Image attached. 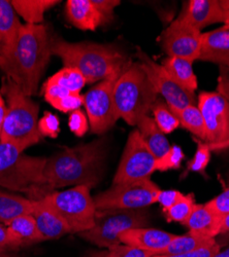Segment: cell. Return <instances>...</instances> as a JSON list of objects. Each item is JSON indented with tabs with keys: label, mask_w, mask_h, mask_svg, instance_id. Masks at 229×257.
Wrapping results in <instances>:
<instances>
[{
	"label": "cell",
	"mask_w": 229,
	"mask_h": 257,
	"mask_svg": "<svg viewBox=\"0 0 229 257\" xmlns=\"http://www.w3.org/2000/svg\"><path fill=\"white\" fill-rule=\"evenodd\" d=\"M107 146V140L99 138L74 147H65L47 159L44 184L38 190L35 201L62 187L79 185L95 187L105 173Z\"/></svg>",
	"instance_id": "1"
},
{
	"label": "cell",
	"mask_w": 229,
	"mask_h": 257,
	"mask_svg": "<svg viewBox=\"0 0 229 257\" xmlns=\"http://www.w3.org/2000/svg\"><path fill=\"white\" fill-rule=\"evenodd\" d=\"M50 36L44 25L24 24L21 27L12 60L0 68L28 96L36 95L40 78L51 58Z\"/></svg>",
	"instance_id": "2"
},
{
	"label": "cell",
	"mask_w": 229,
	"mask_h": 257,
	"mask_svg": "<svg viewBox=\"0 0 229 257\" xmlns=\"http://www.w3.org/2000/svg\"><path fill=\"white\" fill-rule=\"evenodd\" d=\"M51 54L62 60L64 67L78 69L87 83L108 78L130 62L127 56L112 45L68 42L57 35L50 36Z\"/></svg>",
	"instance_id": "3"
},
{
	"label": "cell",
	"mask_w": 229,
	"mask_h": 257,
	"mask_svg": "<svg viewBox=\"0 0 229 257\" xmlns=\"http://www.w3.org/2000/svg\"><path fill=\"white\" fill-rule=\"evenodd\" d=\"M0 93L7 104L0 141L12 143L24 152L43 138L38 131L39 105L8 76L2 79Z\"/></svg>",
	"instance_id": "4"
},
{
	"label": "cell",
	"mask_w": 229,
	"mask_h": 257,
	"mask_svg": "<svg viewBox=\"0 0 229 257\" xmlns=\"http://www.w3.org/2000/svg\"><path fill=\"white\" fill-rule=\"evenodd\" d=\"M46 163V158L27 156L16 145L0 141V187L24 192L35 201L44 184Z\"/></svg>",
	"instance_id": "5"
},
{
	"label": "cell",
	"mask_w": 229,
	"mask_h": 257,
	"mask_svg": "<svg viewBox=\"0 0 229 257\" xmlns=\"http://www.w3.org/2000/svg\"><path fill=\"white\" fill-rule=\"evenodd\" d=\"M157 95L140 64L131 62L116 83L115 105L119 117L130 125H136L148 115L157 101Z\"/></svg>",
	"instance_id": "6"
},
{
	"label": "cell",
	"mask_w": 229,
	"mask_h": 257,
	"mask_svg": "<svg viewBox=\"0 0 229 257\" xmlns=\"http://www.w3.org/2000/svg\"><path fill=\"white\" fill-rule=\"evenodd\" d=\"M150 212L148 208L135 210H102L96 211L95 224L79 235L85 241L99 247L109 249L120 242V234L127 229L148 227Z\"/></svg>",
	"instance_id": "7"
},
{
	"label": "cell",
	"mask_w": 229,
	"mask_h": 257,
	"mask_svg": "<svg viewBox=\"0 0 229 257\" xmlns=\"http://www.w3.org/2000/svg\"><path fill=\"white\" fill-rule=\"evenodd\" d=\"M90 189L86 185H79L63 191L55 190L43 200L66 222L70 233L79 234L95 224L96 207Z\"/></svg>",
	"instance_id": "8"
},
{
	"label": "cell",
	"mask_w": 229,
	"mask_h": 257,
	"mask_svg": "<svg viewBox=\"0 0 229 257\" xmlns=\"http://www.w3.org/2000/svg\"><path fill=\"white\" fill-rule=\"evenodd\" d=\"M160 190L151 179H144L113 184L109 189L96 195L93 200L96 211L143 209L157 202Z\"/></svg>",
	"instance_id": "9"
},
{
	"label": "cell",
	"mask_w": 229,
	"mask_h": 257,
	"mask_svg": "<svg viewBox=\"0 0 229 257\" xmlns=\"http://www.w3.org/2000/svg\"><path fill=\"white\" fill-rule=\"evenodd\" d=\"M130 63L101 80L84 95V106L90 121V128L94 134H105L120 118L115 105V88L117 80Z\"/></svg>",
	"instance_id": "10"
},
{
	"label": "cell",
	"mask_w": 229,
	"mask_h": 257,
	"mask_svg": "<svg viewBox=\"0 0 229 257\" xmlns=\"http://www.w3.org/2000/svg\"><path fill=\"white\" fill-rule=\"evenodd\" d=\"M155 171L156 158L136 128L129 134L113 182L130 183L150 179Z\"/></svg>",
	"instance_id": "11"
},
{
	"label": "cell",
	"mask_w": 229,
	"mask_h": 257,
	"mask_svg": "<svg viewBox=\"0 0 229 257\" xmlns=\"http://www.w3.org/2000/svg\"><path fill=\"white\" fill-rule=\"evenodd\" d=\"M198 109L201 112L205 142L211 151H220L229 146V103L221 95L202 92L198 96Z\"/></svg>",
	"instance_id": "12"
},
{
	"label": "cell",
	"mask_w": 229,
	"mask_h": 257,
	"mask_svg": "<svg viewBox=\"0 0 229 257\" xmlns=\"http://www.w3.org/2000/svg\"><path fill=\"white\" fill-rule=\"evenodd\" d=\"M136 56L140 61L139 64L142 70L147 74L157 93L164 97L166 104L169 105L172 111L182 110L187 106L196 105L194 92L186 90L175 81L162 65L154 62L138 48Z\"/></svg>",
	"instance_id": "13"
},
{
	"label": "cell",
	"mask_w": 229,
	"mask_h": 257,
	"mask_svg": "<svg viewBox=\"0 0 229 257\" xmlns=\"http://www.w3.org/2000/svg\"><path fill=\"white\" fill-rule=\"evenodd\" d=\"M201 35L200 30L179 17L163 31L160 42L169 57H179L193 62L199 57Z\"/></svg>",
	"instance_id": "14"
},
{
	"label": "cell",
	"mask_w": 229,
	"mask_h": 257,
	"mask_svg": "<svg viewBox=\"0 0 229 257\" xmlns=\"http://www.w3.org/2000/svg\"><path fill=\"white\" fill-rule=\"evenodd\" d=\"M176 233L165 230L138 227L125 230L120 234V242L122 244L132 246L154 255H161L175 238Z\"/></svg>",
	"instance_id": "15"
},
{
	"label": "cell",
	"mask_w": 229,
	"mask_h": 257,
	"mask_svg": "<svg viewBox=\"0 0 229 257\" xmlns=\"http://www.w3.org/2000/svg\"><path fill=\"white\" fill-rule=\"evenodd\" d=\"M21 27L22 24L11 2L0 0V68L12 60Z\"/></svg>",
	"instance_id": "16"
},
{
	"label": "cell",
	"mask_w": 229,
	"mask_h": 257,
	"mask_svg": "<svg viewBox=\"0 0 229 257\" xmlns=\"http://www.w3.org/2000/svg\"><path fill=\"white\" fill-rule=\"evenodd\" d=\"M31 215L44 242L56 240L63 237L64 234L70 233L66 222L43 199L32 201Z\"/></svg>",
	"instance_id": "17"
},
{
	"label": "cell",
	"mask_w": 229,
	"mask_h": 257,
	"mask_svg": "<svg viewBox=\"0 0 229 257\" xmlns=\"http://www.w3.org/2000/svg\"><path fill=\"white\" fill-rule=\"evenodd\" d=\"M180 18L194 28L201 30L215 23H224L225 11L217 0H191Z\"/></svg>",
	"instance_id": "18"
},
{
	"label": "cell",
	"mask_w": 229,
	"mask_h": 257,
	"mask_svg": "<svg viewBox=\"0 0 229 257\" xmlns=\"http://www.w3.org/2000/svg\"><path fill=\"white\" fill-rule=\"evenodd\" d=\"M198 60L229 67V27L203 33Z\"/></svg>",
	"instance_id": "19"
},
{
	"label": "cell",
	"mask_w": 229,
	"mask_h": 257,
	"mask_svg": "<svg viewBox=\"0 0 229 257\" xmlns=\"http://www.w3.org/2000/svg\"><path fill=\"white\" fill-rule=\"evenodd\" d=\"M68 22L81 30L94 31L107 22L91 0H68L65 6Z\"/></svg>",
	"instance_id": "20"
},
{
	"label": "cell",
	"mask_w": 229,
	"mask_h": 257,
	"mask_svg": "<svg viewBox=\"0 0 229 257\" xmlns=\"http://www.w3.org/2000/svg\"><path fill=\"white\" fill-rule=\"evenodd\" d=\"M222 219L223 217L206 204H195L191 215L183 225L191 232L216 239L220 233Z\"/></svg>",
	"instance_id": "21"
},
{
	"label": "cell",
	"mask_w": 229,
	"mask_h": 257,
	"mask_svg": "<svg viewBox=\"0 0 229 257\" xmlns=\"http://www.w3.org/2000/svg\"><path fill=\"white\" fill-rule=\"evenodd\" d=\"M7 225L19 250L21 248L44 242L31 214L20 215L14 218Z\"/></svg>",
	"instance_id": "22"
},
{
	"label": "cell",
	"mask_w": 229,
	"mask_h": 257,
	"mask_svg": "<svg viewBox=\"0 0 229 257\" xmlns=\"http://www.w3.org/2000/svg\"><path fill=\"white\" fill-rule=\"evenodd\" d=\"M136 125L140 137L150 148V151L153 153L156 159L161 158L170 151L171 145L169 140L166 139L165 134L160 131L154 118L145 115L137 122Z\"/></svg>",
	"instance_id": "23"
},
{
	"label": "cell",
	"mask_w": 229,
	"mask_h": 257,
	"mask_svg": "<svg viewBox=\"0 0 229 257\" xmlns=\"http://www.w3.org/2000/svg\"><path fill=\"white\" fill-rule=\"evenodd\" d=\"M32 201L13 191L0 189V223L8 224L14 218L31 214Z\"/></svg>",
	"instance_id": "24"
},
{
	"label": "cell",
	"mask_w": 229,
	"mask_h": 257,
	"mask_svg": "<svg viewBox=\"0 0 229 257\" xmlns=\"http://www.w3.org/2000/svg\"><path fill=\"white\" fill-rule=\"evenodd\" d=\"M192 63L187 59L169 57L163 61L162 66L183 88L194 92L197 89V78L192 69Z\"/></svg>",
	"instance_id": "25"
},
{
	"label": "cell",
	"mask_w": 229,
	"mask_h": 257,
	"mask_svg": "<svg viewBox=\"0 0 229 257\" xmlns=\"http://www.w3.org/2000/svg\"><path fill=\"white\" fill-rule=\"evenodd\" d=\"M56 0H13L11 2L18 16L22 17L26 24L40 25L45 13L56 6Z\"/></svg>",
	"instance_id": "26"
},
{
	"label": "cell",
	"mask_w": 229,
	"mask_h": 257,
	"mask_svg": "<svg viewBox=\"0 0 229 257\" xmlns=\"http://www.w3.org/2000/svg\"><path fill=\"white\" fill-rule=\"evenodd\" d=\"M215 242L217 241L214 238H207V237H204V235L194 233L191 231H188L182 235L176 234L175 238L172 240L170 245L166 247V249L163 251L161 255H164V254L171 255V254L190 252V251L199 249L203 246L211 245Z\"/></svg>",
	"instance_id": "27"
},
{
	"label": "cell",
	"mask_w": 229,
	"mask_h": 257,
	"mask_svg": "<svg viewBox=\"0 0 229 257\" xmlns=\"http://www.w3.org/2000/svg\"><path fill=\"white\" fill-rule=\"evenodd\" d=\"M173 112L179 119L180 124H182L186 130L205 142L204 122L201 112L196 105L187 106L182 110H175Z\"/></svg>",
	"instance_id": "28"
},
{
	"label": "cell",
	"mask_w": 229,
	"mask_h": 257,
	"mask_svg": "<svg viewBox=\"0 0 229 257\" xmlns=\"http://www.w3.org/2000/svg\"><path fill=\"white\" fill-rule=\"evenodd\" d=\"M47 80L60 85L71 94H80L87 83L84 75L78 69L70 67H63Z\"/></svg>",
	"instance_id": "29"
},
{
	"label": "cell",
	"mask_w": 229,
	"mask_h": 257,
	"mask_svg": "<svg viewBox=\"0 0 229 257\" xmlns=\"http://www.w3.org/2000/svg\"><path fill=\"white\" fill-rule=\"evenodd\" d=\"M154 120L163 134H171L180 125V121L168 104L157 100L152 109Z\"/></svg>",
	"instance_id": "30"
},
{
	"label": "cell",
	"mask_w": 229,
	"mask_h": 257,
	"mask_svg": "<svg viewBox=\"0 0 229 257\" xmlns=\"http://www.w3.org/2000/svg\"><path fill=\"white\" fill-rule=\"evenodd\" d=\"M194 196L192 194L184 195L171 209L164 212L166 220L169 222L174 221L184 224V222L189 218L194 209Z\"/></svg>",
	"instance_id": "31"
},
{
	"label": "cell",
	"mask_w": 229,
	"mask_h": 257,
	"mask_svg": "<svg viewBox=\"0 0 229 257\" xmlns=\"http://www.w3.org/2000/svg\"><path fill=\"white\" fill-rule=\"evenodd\" d=\"M211 147L206 142L198 141L197 149L193 159L187 164L186 173L188 172H199L203 173L211 160Z\"/></svg>",
	"instance_id": "32"
},
{
	"label": "cell",
	"mask_w": 229,
	"mask_h": 257,
	"mask_svg": "<svg viewBox=\"0 0 229 257\" xmlns=\"http://www.w3.org/2000/svg\"><path fill=\"white\" fill-rule=\"evenodd\" d=\"M184 160V154L182 148L175 145L171 146L170 151L159 159H156V171H169L173 169H179L181 163Z\"/></svg>",
	"instance_id": "33"
},
{
	"label": "cell",
	"mask_w": 229,
	"mask_h": 257,
	"mask_svg": "<svg viewBox=\"0 0 229 257\" xmlns=\"http://www.w3.org/2000/svg\"><path fill=\"white\" fill-rule=\"evenodd\" d=\"M38 131L43 137L56 138L60 132L58 116L51 112H46L38 120Z\"/></svg>",
	"instance_id": "34"
},
{
	"label": "cell",
	"mask_w": 229,
	"mask_h": 257,
	"mask_svg": "<svg viewBox=\"0 0 229 257\" xmlns=\"http://www.w3.org/2000/svg\"><path fill=\"white\" fill-rule=\"evenodd\" d=\"M153 255L147 251L128 246L125 244H119L111 247L105 251L103 257H152Z\"/></svg>",
	"instance_id": "35"
},
{
	"label": "cell",
	"mask_w": 229,
	"mask_h": 257,
	"mask_svg": "<svg viewBox=\"0 0 229 257\" xmlns=\"http://www.w3.org/2000/svg\"><path fill=\"white\" fill-rule=\"evenodd\" d=\"M84 105V96L81 94H69L56 101L52 106L61 112H72Z\"/></svg>",
	"instance_id": "36"
},
{
	"label": "cell",
	"mask_w": 229,
	"mask_h": 257,
	"mask_svg": "<svg viewBox=\"0 0 229 257\" xmlns=\"http://www.w3.org/2000/svg\"><path fill=\"white\" fill-rule=\"evenodd\" d=\"M68 125H69L70 131L78 137L84 136L89 128L88 118H87L86 114L81 109L70 112L69 119H68Z\"/></svg>",
	"instance_id": "37"
},
{
	"label": "cell",
	"mask_w": 229,
	"mask_h": 257,
	"mask_svg": "<svg viewBox=\"0 0 229 257\" xmlns=\"http://www.w3.org/2000/svg\"><path fill=\"white\" fill-rule=\"evenodd\" d=\"M221 250V245L217 242L203 246L194 251L185 252L180 254H171V255H154L152 257H213Z\"/></svg>",
	"instance_id": "38"
},
{
	"label": "cell",
	"mask_w": 229,
	"mask_h": 257,
	"mask_svg": "<svg viewBox=\"0 0 229 257\" xmlns=\"http://www.w3.org/2000/svg\"><path fill=\"white\" fill-rule=\"evenodd\" d=\"M212 210H214L220 216L224 217L229 214V186L224 189L219 196L205 203Z\"/></svg>",
	"instance_id": "39"
},
{
	"label": "cell",
	"mask_w": 229,
	"mask_h": 257,
	"mask_svg": "<svg viewBox=\"0 0 229 257\" xmlns=\"http://www.w3.org/2000/svg\"><path fill=\"white\" fill-rule=\"evenodd\" d=\"M184 195L179 190L170 189V190H160L157 196V202L162 207L163 213L171 209Z\"/></svg>",
	"instance_id": "40"
},
{
	"label": "cell",
	"mask_w": 229,
	"mask_h": 257,
	"mask_svg": "<svg viewBox=\"0 0 229 257\" xmlns=\"http://www.w3.org/2000/svg\"><path fill=\"white\" fill-rule=\"evenodd\" d=\"M93 6L106 20L107 24L114 18L115 9L121 4L119 0H91Z\"/></svg>",
	"instance_id": "41"
},
{
	"label": "cell",
	"mask_w": 229,
	"mask_h": 257,
	"mask_svg": "<svg viewBox=\"0 0 229 257\" xmlns=\"http://www.w3.org/2000/svg\"><path fill=\"white\" fill-rule=\"evenodd\" d=\"M217 93L229 103V67L227 66H220Z\"/></svg>",
	"instance_id": "42"
},
{
	"label": "cell",
	"mask_w": 229,
	"mask_h": 257,
	"mask_svg": "<svg viewBox=\"0 0 229 257\" xmlns=\"http://www.w3.org/2000/svg\"><path fill=\"white\" fill-rule=\"evenodd\" d=\"M0 249L13 252L19 251L18 247L16 246L12 238V234L9 230L8 225L4 223H0Z\"/></svg>",
	"instance_id": "43"
},
{
	"label": "cell",
	"mask_w": 229,
	"mask_h": 257,
	"mask_svg": "<svg viewBox=\"0 0 229 257\" xmlns=\"http://www.w3.org/2000/svg\"><path fill=\"white\" fill-rule=\"evenodd\" d=\"M6 113H7L6 100H5L4 96L2 95V93H0V137H2V131H3V125H4Z\"/></svg>",
	"instance_id": "44"
},
{
	"label": "cell",
	"mask_w": 229,
	"mask_h": 257,
	"mask_svg": "<svg viewBox=\"0 0 229 257\" xmlns=\"http://www.w3.org/2000/svg\"><path fill=\"white\" fill-rule=\"evenodd\" d=\"M219 235H229V214L225 215L222 219L221 229Z\"/></svg>",
	"instance_id": "45"
},
{
	"label": "cell",
	"mask_w": 229,
	"mask_h": 257,
	"mask_svg": "<svg viewBox=\"0 0 229 257\" xmlns=\"http://www.w3.org/2000/svg\"><path fill=\"white\" fill-rule=\"evenodd\" d=\"M0 257H20L17 252L0 249Z\"/></svg>",
	"instance_id": "46"
},
{
	"label": "cell",
	"mask_w": 229,
	"mask_h": 257,
	"mask_svg": "<svg viewBox=\"0 0 229 257\" xmlns=\"http://www.w3.org/2000/svg\"><path fill=\"white\" fill-rule=\"evenodd\" d=\"M105 251H106V250H101V251H91V252L87 253L84 257H103V255H105Z\"/></svg>",
	"instance_id": "47"
},
{
	"label": "cell",
	"mask_w": 229,
	"mask_h": 257,
	"mask_svg": "<svg viewBox=\"0 0 229 257\" xmlns=\"http://www.w3.org/2000/svg\"><path fill=\"white\" fill-rule=\"evenodd\" d=\"M213 257H229V247L225 250H220L215 256Z\"/></svg>",
	"instance_id": "48"
},
{
	"label": "cell",
	"mask_w": 229,
	"mask_h": 257,
	"mask_svg": "<svg viewBox=\"0 0 229 257\" xmlns=\"http://www.w3.org/2000/svg\"><path fill=\"white\" fill-rule=\"evenodd\" d=\"M220 6L225 12H229V0H221Z\"/></svg>",
	"instance_id": "49"
},
{
	"label": "cell",
	"mask_w": 229,
	"mask_h": 257,
	"mask_svg": "<svg viewBox=\"0 0 229 257\" xmlns=\"http://www.w3.org/2000/svg\"><path fill=\"white\" fill-rule=\"evenodd\" d=\"M225 26L229 27V12H225V20H224Z\"/></svg>",
	"instance_id": "50"
}]
</instances>
